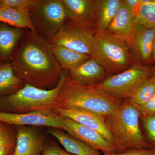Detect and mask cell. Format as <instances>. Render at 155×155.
I'll return each mask as SVG.
<instances>
[{
    "label": "cell",
    "mask_w": 155,
    "mask_h": 155,
    "mask_svg": "<svg viewBox=\"0 0 155 155\" xmlns=\"http://www.w3.org/2000/svg\"><path fill=\"white\" fill-rule=\"evenodd\" d=\"M122 2V0H97V32H104L107 30L118 13Z\"/></svg>",
    "instance_id": "19"
},
{
    "label": "cell",
    "mask_w": 155,
    "mask_h": 155,
    "mask_svg": "<svg viewBox=\"0 0 155 155\" xmlns=\"http://www.w3.org/2000/svg\"><path fill=\"white\" fill-rule=\"evenodd\" d=\"M147 141L155 149V115L140 117Z\"/></svg>",
    "instance_id": "27"
},
{
    "label": "cell",
    "mask_w": 155,
    "mask_h": 155,
    "mask_svg": "<svg viewBox=\"0 0 155 155\" xmlns=\"http://www.w3.org/2000/svg\"><path fill=\"white\" fill-rule=\"evenodd\" d=\"M25 84L15 74L11 63L0 64V97L17 91Z\"/></svg>",
    "instance_id": "22"
},
{
    "label": "cell",
    "mask_w": 155,
    "mask_h": 155,
    "mask_svg": "<svg viewBox=\"0 0 155 155\" xmlns=\"http://www.w3.org/2000/svg\"><path fill=\"white\" fill-rule=\"evenodd\" d=\"M135 19L137 24L147 28H155V0H140Z\"/></svg>",
    "instance_id": "25"
},
{
    "label": "cell",
    "mask_w": 155,
    "mask_h": 155,
    "mask_svg": "<svg viewBox=\"0 0 155 155\" xmlns=\"http://www.w3.org/2000/svg\"><path fill=\"white\" fill-rule=\"evenodd\" d=\"M153 62L155 64V34L153 45Z\"/></svg>",
    "instance_id": "32"
},
{
    "label": "cell",
    "mask_w": 155,
    "mask_h": 155,
    "mask_svg": "<svg viewBox=\"0 0 155 155\" xmlns=\"http://www.w3.org/2000/svg\"><path fill=\"white\" fill-rule=\"evenodd\" d=\"M40 0H0V8L30 11Z\"/></svg>",
    "instance_id": "26"
},
{
    "label": "cell",
    "mask_w": 155,
    "mask_h": 155,
    "mask_svg": "<svg viewBox=\"0 0 155 155\" xmlns=\"http://www.w3.org/2000/svg\"><path fill=\"white\" fill-rule=\"evenodd\" d=\"M91 57L109 73L123 72L135 63L129 46L106 32H96L92 43Z\"/></svg>",
    "instance_id": "5"
},
{
    "label": "cell",
    "mask_w": 155,
    "mask_h": 155,
    "mask_svg": "<svg viewBox=\"0 0 155 155\" xmlns=\"http://www.w3.org/2000/svg\"><path fill=\"white\" fill-rule=\"evenodd\" d=\"M0 23L16 28H27L37 32L32 24L28 10L0 8Z\"/></svg>",
    "instance_id": "20"
},
{
    "label": "cell",
    "mask_w": 155,
    "mask_h": 155,
    "mask_svg": "<svg viewBox=\"0 0 155 155\" xmlns=\"http://www.w3.org/2000/svg\"><path fill=\"white\" fill-rule=\"evenodd\" d=\"M123 2L130 9L135 18L140 5V0H123Z\"/></svg>",
    "instance_id": "31"
},
{
    "label": "cell",
    "mask_w": 155,
    "mask_h": 155,
    "mask_svg": "<svg viewBox=\"0 0 155 155\" xmlns=\"http://www.w3.org/2000/svg\"><path fill=\"white\" fill-rule=\"evenodd\" d=\"M151 75L155 78V69L154 70V71H153Z\"/></svg>",
    "instance_id": "33"
},
{
    "label": "cell",
    "mask_w": 155,
    "mask_h": 155,
    "mask_svg": "<svg viewBox=\"0 0 155 155\" xmlns=\"http://www.w3.org/2000/svg\"><path fill=\"white\" fill-rule=\"evenodd\" d=\"M68 20L95 29L97 0H61Z\"/></svg>",
    "instance_id": "14"
},
{
    "label": "cell",
    "mask_w": 155,
    "mask_h": 155,
    "mask_svg": "<svg viewBox=\"0 0 155 155\" xmlns=\"http://www.w3.org/2000/svg\"><path fill=\"white\" fill-rule=\"evenodd\" d=\"M15 126L0 122V155H13L16 143Z\"/></svg>",
    "instance_id": "24"
},
{
    "label": "cell",
    "mask_w": 155,
    "mask_h": 155,
    "mask_svg": "<svg viewBox=\"0 0 155 155\" xmlns=\"http://www.w3.org/2000/svg\"><path fill=\"white\" fill-rule=\"evenodd\" d=\"M155 94V78L151 75L131 93L127 101L136 108L144 105Z\"/></svg>",
    "instance_id": "23"
},
{
    "label": "cell",
    "mask_w": 155,
    "mask_h": 155,
    "mask_svg": "<svg viewBox=\"0 0 155 155\" xmlns=\"http://www.w3.org/2000/svg\"><path fill=\"white\" fill-rule=\"evenodd\" d=\"M42 155H74L68 153L58 145L49 144L45 145Z\"/></svg>",
    "instance_id": "30"
},
{
    "label": "cell",
    "mask_w": 155,
    "mask_h": 155,
    "mask_svg": "<svg viewBox=\"0 0 155 155\" xmlns=\"http://www.w3.org/2000/svg\"><path fill=\"white\" fill-rule=\"evenodd\" d=\"M67 74L64 71L54 88L43 89L25 84L17 91L0 97V112L24 114L54 110L58 93Z\"/></svg>",
    "instance_id": "4"
},
{
    "label": "cell",
    "mask_w": 155,
    "mask_h": 155,
    "mask_svg": "<svg viewBox=\"0 0 155 155\" xmlns=\"http://www.w3.org/2000/svg\"><path fill=\"white\" fill-rule=\"evenodd\" d=\"M52 51L61 68L68 71L78 67L91 58L89 55L53 44Z\"/></svg>",
    "instance_id": "21"
},
{
    "label": "cell",
    "mask_w": 155,
    "mask_h": 155,
    "mask_svg": "<svg viewBox=\"0 0 155 155\" xmlns=\"http://www.w3.org/2000/svg\"><path fill=\"white\" fill-rule=\"evenodd\" d=\"M54 110L62 117L72 119L81 125L96 130L107 140L115 145L114 138L106 126L104 117L90 111L76 108H55Z\"/></svg>",
    "instance_id": "13"
},
{
    "label": "cell",
    "mask_w": 155,
    "mask_h": 155,
    "mask_svg": "<svg viewBox=\"0 0 155 155\" xmlns=\"http://www.w3.org/2000/svg\"><path fill=\"white\" fill-rule=\"evenodd\" d=\"M136 24L132 12L122 1L118 13L105 32L125 42L129 46Z\"/></svg>",
    "instance_id": "15"
},
{
    "label": "cell",
    "mask_w": 155,
    "mask_h": 155,
    "mask_svg": "<svg viewBox=\"0 0 155 155\" xmlns=\"http://www.w3.org/2000/svg\"><path fill=\"white\" fill-rule=\"evenodd\" d=\"M29 13L37 33L49 41L68 21L61 0H40Z\"/></svg>",
    "instance_id": "7"
},
{
    "label": "cell",
    "mask_w": 155,
    "mask_h": 155,
    "mask_svg": "<svg viewBox=\"0 0 155 155\" xmlns=\"http://www.w3.org/2000/svg\"><path fill=\"white\" fill-rule=\"evenodd\" d=\"M23 35L22 28L0 23V64L12 59L15 48Z\"/></svg>",
    "instance_id": "18"
},
{
    "label": "cell",
    "mask_w": 155,
    "mask_h": 155,
    "mask_svg": "<svg viewBox=\"0 0 155 155\" xmlns=\"http://www.w3.org/2000/svg\"><path fill=\"white\" fill-rule=\"evenodd\" d=\"M48 133L55 137L68 153L74 155H101L100 151L67 133L63 129L48 127Z\"/></svg>",
    "instance_id": "17"
},
{
    "label": "cell",
    "mask_w": 155,
    "mask_h": 155,
    "mask_svg": "<svg viewBox=\"0 0 155 155\" xmlns=\"http://www.w3.org/2000/svg\"><path fill=\"white\" fill-rule=\"evenodd\" d=\"M123 101L94 85L78 83L68 73L58 93L54 109H82L105 117L115 111Z\"/></svg>",
    "instance_id": "2"
},
{
    "label": "cell",
    "mask_w": 155,
    "mask_h": 155,
    "mask_svg": "<svg viewBox=\"0 0 155 155\" xmlns=\"http://www.w3.org/2000/svg\"><path fill=\"white\" fill-rule=\"evenodd\" d=\"M103 155H155V149H130L120 153H104Z\"/></svg>",
    "instance_id": "29"
},
{
    "label": "cell",
    "mask_w": 155,
    "mask_h": 155,
    "mask_svg": "<svg viewBox=\"0 0 155 155\" xmlns=\"http://www.w3.org/2000/svg\"><path fill=\"white\" fill-rule=\"evenodd\" d=\"M11 63L16 75L25 84L43 89L57 86L64 72L53 54L51 43L30 30L22 38Z\"/></svg>",
    "instance_id": "1"
},
{
    "label": "cell",
    "mask_w": 155,
    "mask_h": 155,
    "mask_svg": "<svg viewBox=\"0 0 155 155\" xmlns=\"http://www.w3.org/2000/svg\"><path fill=\"white\" fill-rule=\"evenodd\" d=\"M155 28L136 24L129 47L135 63L146 66L153 62V45Z\"/></svg>",
    "instance_id": "11"
},
{
    "label": "cell",
    "mask_w": 155,
    "mask_h": 155,
    "mask_svg": "<svg viewBox=\"0 0 155 155\" xmlns=\"http://www.w3.org/2000/svg\"><path fill=\"white\" fill-rule=\"evenodd\" d=\"M155 69L135 63L130 68L104 79L94 85L96 88L117 98L127 99L139 84L150 77Z\"/></svg>",
    "instance_id": "6"
},
{
    "label": "cell",
    "mask_w": 155,
    "mask_h": 155,
    "mask_svg": "<svg viewBox=\"0 0 155 155\" xmlns=\"http://www.w3.org/2000/svg\"><path fill=\"white\" fill-rule=\"evenodd\" d=\"M0 122L14 126H43L62 129L63 117L54 110L24 114L0 112Z\"/></svg>",
    "instance_id": "9"
},
{
    "label": "cell",
    "mask_w": 155,
    "mask_h": 155,
    "mask_svg": "<svg viewBox=\"0 0 155 155\" xmlns=\"http://www.w3.org/2000/svg\"><path fill=\"white\" fill-rule=\"evenodd\" d=\"M64 131L81 141L104 153H118L116 146L104 137L98 132L81 125L69 118L63 117Z\"/></svg>",
    "instance_id": "10"
},
{
    "label": "cell",
    "mask_w": 155,
    "mask_h": 155,
    "mask_svg": "<svg viewBox=\"0 0 155 155\" xmlns=\"http://www.w3.org/2000/svg\"><path fill=\"white\" fill-rule=\"evenodd\" d=\"M136 108L140 117L155 115V94L148 102Z\"/></svg>",
    "instance_id": "28"
},
{
    "label": "cell",
    "mask_w": 155,
    "mask_h": 155,
    "mask_svg": "<svg viewBox=\"0 0 155 155\" xmlns=\"http://www.w3.org/2000/svg\"><path fill=\"white\" fill-rule=\"evenodd\" d=\"M140 119L137 109L127 100H124L112 114L104 117L106 126L114 138L118 153L133 149H155L147 141L142 131Z\"/></svg>",
    "instance_id": "3"
},
{
    "label": "cell",
    "mask_w": 155,
    "mask_h": 155,
    "mask_svg": "<svg viewBox=\"0 0 155 155\" xmlns=\"http://www.w3.org/2000/svg\"><path fill=\"white\" fill-rule=\"evenodd\" d=\"M96 31L94 28L68 20L50 41L91 56V48Z\"/></svg>",
    "instance_id": "8"
},
{
    "label": "cell",
    "mask_w": 155,
    "mask_h": 155,
    "mask_svg": "<svg viewBox=\"0 0 155 155\" xmlns=\"http://www.w3.org/2000/svg\"><path fill=\"white\" fill-rule=\"evenodd\" d=\"M15 127L17 137L13 155H42L45 147V137L37 127Z\"/></svg>",
    "instance_id": "12"
},
{
    "label": "cell",
    "mask_w": 155,
    "mask_h": 155,
    "mask_svg": "<svg viewBox=\"0 0 155 155\" xmlns=\"http://www.w3.org/2000/svg\"><path fill=\"white\" fill-rule=\"evenodd\" d=\"M71 78L84 85H94L104 80L106 71L93 58L69 71Z\"/></svg>",
    "instance_id": "16"
}]
</instances>
